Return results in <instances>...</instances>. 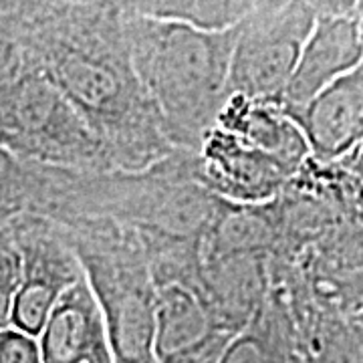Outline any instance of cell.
I'll use <instances>...</instances> for the list:
<instances>
[{"label":"cell","mask_w":363,"mask_h":363,"mask_svg":"<svg viewBox=\"0 0 363 363\" xmlns=\"http://www.w3.org/2000/svg\"><path fill=\"white\" fill-rule=\"evenodd\" d=\"M16 35L23 61L75 107L113 172H143L176 152L133 69L123 2L33 4Z\"/></svg>","instance_id":"cell-1"},{"label":"cell","mask_w":363,"mask_h":363,"mask_svg":"<svg viewBox=\"0 0 363 363\" xmlns=\"http://www.w3.org/2000/svg\"><path fill=\"white\" fill-rule=\"evenodd\" d=\"M281 240L279 198L269 204H230L222 200L202 242V260L224 257H271Z\"/></svg>","instance_id":"cell-14"},{"label":"cell","mask_w":363,"mask_h":363,"mask_svg":"<svg viewBox=\"0 0 363 363\" xmlns=\"http://www.w3.org/2000/svg\"><path fill=\"white\" fill-rule=\"evenodd\" d=\"M214 125L230 131L250 147L272 157L293 176H297L311 157L301 128L279 105L230 95Z\"/></svg>","instance_id":"cell-13"},{"label":"cell","mask_w":363,"mask_h":363,"mask_svg":"<svg viewBox=\"0 0 363 363\" xmlns=\"http://www.w3.org/2000/svg\"><path fill=\"white\" fill-rule=\"evenodd\" d=\"M21 259L13 327L37 337L52 307L83 279V269L65 230L45 216H28L11 233Z\"/></svg>","instance_id":"cell-6"},{"label":"cell","mask_w":363,"mask_h":363,"mask_svg":"<svg viewBox=\"0 0 363 363\" xmlns=\"http://www.w3.org/2000/svg\"><path fill=\"white\" fill-rule=\"evenodd\" d=\"M0 142L35 168L113 172L104 145L75 107L25 61L0 85Z\"/></svg>","instance_id":"cell-4"},{"label":"cell","mask_w":363,"mask_h":363,"mask_svg":"<svg viewBox=\"0 0 363 363\" xmlns=\"http://www.w3.org/2000/svg\"><path fill=\"white\" fill-rule=\"evenodd\" d=\"M21 279V259L13 236H0V331L13 327V309Z\"/></svg>","instance_id":"cell-17"},{"label":"cell","mask_w":363,"mask_h":363,"mask_svg":"<svg viewBox=\"0 0 363 363\" xmlns=\"http://www.w3.org/2000/svg\"><path fill=\"white\" fill-rule=\"evenodd\" d=\"M138 11L192 26L198 30L222 33L238 25L250 11L252 2H133Z\"/></svg>","instance_id":"cell-16"},{"label":"cell","mask_w":363,"mask_h":363,"mask_svg":"<svg viewBox=\"0 0 363 363\" xmlns=\"http://www.w3.org/2000/svg\"><path fill=\"white\" fill-rule=\"evenodd\" d=\"M285 301L298 363H363V325L345 313L325 309L291 286L272 283Z\"/></svg>","instance_id":"cell-12"},{"label":"cell","mask_w":363,"mask_h":363,"mask_svg":"<svg viewBox=\"0 0 363 363\" xmlns=\"http://www.w3.org/2000/svg\"><path fill=\"white\" fill-rule=\"evenodd\" d=\"M23 65V49L16 35V26L0 23V85L13 77Z\"/></svg>","instance_id":"cell-20"},{"label":"cell","mask_w":363,"mask_h":363,"mask_svg":"<svg viewBox=\"0 0 363 363\" xmlns=\"http://www.w3.org/2000/svg\"><path fill=\"white\" fill-rule=\"evenodd\" d=\"M198 182L230 204H269L289 188L293 174L234 133L212 125L194 152Z\"/></svg>","instance_id":"cell-9"},{"label":"cell","mask_w":363,"mask_h":363,"mask_svg":"<svg viewBox=\"0 0 363 363\" xmlns=\"http://www.w3.org/2000/svg\"><path fill=\"white\" fill-rule=\"evenodd\" d=\"M125 6L133 69L156 105L169 142L194 154L228 101L234 28L212 33Z\"/></svg>","instance_id":"cell-2"},{"label":"cell","mask_w":363,"mask_h":363,"mask_svg":"<svg viewBox=\"0 0 363 363\" xmlns=\"http://www.w3.org/2000/svg\"><path fill=\"white\" fill-rule=\"evenodd\" d=\"M363 59L357 2H317V16L279 107L291 119Z\"/></svg>","instance_id":"cell-7"},{"label":"cell","mask_w":363,"mask_h":363,"mask_svg":"<svg viewBox=\"0 0 363 363\" xmlns=\"http://www.w3.org/2000/svg\"><path fill=\"white\" fill-rule=\"evenodd\" d=\"M37 343L40 363H116L104 317L85 277L57 301Z\"/></svg>","instance_id":"cell-10"},{"label":"cell","mask_w":363,"mask_h":363,"mask_svg":"<svg viewBox=\"0 0 363 363\" xmlns=\"http://www.w3.org/2000/svg\"><path fill=\"white\" fill-rule=\"evenodd\" d=\"M293 121L303 131L315 162L331 164L347 156L363 138V59Z\"/></svg>","instance_id":"cell-11"},{"label":"cell","mask_w":363,"mask_h":363,"mask_svg":"<svg viewBox=\"0 0 363 363\" xmlns=\"http://www.w3.org/2000/svg\"><path fill=\"white\" fill-rule=\"evenodd\" d=\"M104 317L116 363L156 362V283L138 234L104 218L57 222Z\"/></svg>","instance_id":"cell-3"},{"label":"cell","mask_w":363,"mask_h":363,"mask_svg":"<svg viewBox=\"0 0 363 363\" xmlns=\"http://www.w3.org/2000/svg\"><path fill=\"white\" fill-rule=\"evenodd\" d=\"M28 200V176L14 180L13 172L0 157V220L16 210H23Z\"/></svg>","instance_id":"cell-19"},{"label":"cell","mask_w":363,"mask_h":363,"mask_svg":"<svg viewBox=\"0 0 363 363\" xmlns=\"http://www.w3.org/2000/svg\"><path fill=\"white\" fill-rule=\"evenodd\" d=\"M156 283V362L218 363L233 339L218 323L200 285V271Z\"/></svg>","instance_id":"cell-8"},{"label":"cell","mask_w":363,"mask_h":363,"mask_svg":"<svg viewBox=\"0 0 363 363\" xmlns=\"http://www.w3.org/2000/svg\"><path fill=\"white\" fill-rule=\"evenodd\" d=\"M317 16V2H252L234 28L228 93L279 105Z\"/></svg>","instance_id":"cell-5"},{"label":"cell","mask_w":363,"mask_h":363,"mask_svg":"<svg viewBox=\"0 0 363 363\" xmlns=\"http://www.w3.org/2000/svg\"><path fill=\"white\" fill-rule=\"evenodd\" d=\"M0 363H40L37 337L14 327L0 331Z\"/></svg>","instance_id":"cell-18"},{"label":"cell","mask_w":363,"mask_h":363,"mask_svg":"<svg viewBox=\"0 0 363 363\" xmlns=\"http://www.w3.org/2000/svg\"><path fill=\"white\" fill-rule=\"evenodd\" d=\"M218 363H298L293 321L274 289L247 327L226 343Z\"/></svg>","instance_id":"cell-15"},{"label":"cell","mask_w":363,"mask_h":363,"mask_svg":"<svg viewBox=\"0 0 363 363\" xmlns=\"http://www.w3.org/2000/svg\"><path fill=\"white\" fill-rule=\"evenodd\" d=\"M357 321H359V323L363 325V313H362V315H359V317H357Z\"/></svg>","instance_id":"cell-21"}]
</instances>
